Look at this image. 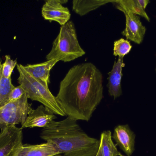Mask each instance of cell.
I'll use <instances>...</instances> for the list:
<instances>
[{
    "label": "cell",
    "instance_id": "1",
    "mask_svg": "<svg viewBox=\"0 0 156 156\" xmlns=\"http://www.w3.org/2000/svg\"><path fill=\"white\" fill-rule=\"evenodd\" d=\"M102 74L90 62L76 65L60 82L56 100L66 115L90 121L103 98Z\"/></svg>",
    "mask_w": 156,
    "mask_h": 156
},
{
    "label": "cell",
    "instance_id": "2",
    "mask_svg": "<svg viewBox=\"0 0 156 156\" xmlns=\"http://www.w3.org/2000/svg\"><path fill=\"white\" fill-rule=\"evenodd\" d=\"M77 121L69 116L59 122L53 121L43 128L40 137L64 156H95L100 141L89 136Z\"/></svg>",
    "mask_w": 156,
    "mask_h": 156
},
{
    "label": "cell",
    "instance_id": "3",
    "mask_svg": "<svg viewBox=\"0 0 156 156\" xmlns=\"http://www.w3.org/2000/svg\"><path fill=\"white\" fill-rule=\"evenodd\" d=\"M79 44L75 25L69 21L61 26L59 34L53 43L52 49L47 55V60L58 59L69 62L85 55Z\"/></svg>",
    "mask_w": 156,
    "mask_h": 156
},
{
    "label": "cell",
    "instance_id": "4",
    "mask_svg": "<svg viewBox=\"0 0 156 156\" xmlns=\"http://www.w3.org/2000/svg\"><path fill=\"white\" fill-rule=\"evenodd\" d=\"M16 67L19 74L18 83L23 89L28 99L39 102L55 115H66L48 86L30 75L23 65L17 64Z\"/></svg>",
    "mask_w": 156,
    "mask_h": 156
},
{
    "label": "cell",
    "instance_id": "5",
    "mask_svg": "<svg viewBox=\"0 0 156 156\" xmlns=\"http://www.w3.org/2000/svg\"><path fill=\"white\" fill-rule=\"evenodd\" d=\"M26 94L21 99L10 101L0 107V128L1 130L8 126L23 125L28 114L33 108L28 102Z\"/></svg>",
    "mask_w": 156,
    "mask_h": 156
},
{
    "label": "cell",
    "instance_id": "6",
    "mask_svg": "<svg viewBox=\"0 0 156 156\" xmlns=\"http://www.w3.org/2000/svg\"><path fill=\"white\" fill-rule=\"evenodd\" d=\"M22 129L8 126L0 133V156H16L23 145Z\"/></svg>",
    "mask_w": 156,
    "mask_h": 156
},
{
    "label": "cell",
    "instance_id": "7",
    "mask_svg": "<svg viewBox=\"0 0 156 156\" xmlns=\"http://www.w3.org/2000/svg\"><path fill=\"white\" fill-rule=\"evenodd\" d=\"M66 0L46 1L42 8V15L45 20L55 21L63 26L69 21L71 17L70 11L62 5L66 3Z\"/></svg>",
    "mask_w": 156,
    "mask_h": 156
},
{
    "label": "cell",
    "instance_id": "8",
    "mask_svg": "<svg viewBox=\"0 0 156 156\" xmlns=\"http://www.w3.org/2000/svg\"><path fill=\"white\" fill-rule=\"evenodd\" d=\"M126 17V27L122 32L127 40L140 45L143 42L146 32V28L143 25L140 17L137 15L124 13Z\"/></svg>",
    "mask_w": 156,
    "mask_h": 156
},
{
    "label": "cell",
    "instance_id": "9",
    "mask_svg": "<svg viewBox=\"0 0 156 156\" xmlns=\"http://www.w3.org/2000/svg\"><path fill=\"white\" fill-rule=\"evenodd\" d=\"M56 119L55 114L50 110L43 105H40L36 109L31 110L21 128H45Z\"/></svg>",
    "mask_w": 156,
    "mask_h": 156
},
{
    "label": "cell",
    "instance_id": "10",
    "mask_svg": "<svg viewBox=\"0 0 156 156\" xmlns=\"http://www.w3.org/2000/svg\"><path fill=\"white\" fill-rule=\"evenodd\" d=\"M113 139L121 150L130 156L135 150V135L128 125H119L115 129Z\"/></svg>",
    "mask_w": 156,
    "mask_h": 156
},
{
    "label": "cell",
    "instance_id": "11",
    "mask_svg": "<svg viewBox=\"0 0 156 156\" xmlns=\"http://www.w3.org/2000/svg\"><path fill=\"white\" fill-rule=\"evenodd\" d=\"M124 57H118L117 61H115L112 69L108 73V82L107 87L108 89L109 95L113 97L114 99H117L122 94V82L123 76L122 68L125 67Z\"/></svg>",
    "mask_w": 156,
    "mask_h": 156
},
{
    "label": "cell",
    "instance_id": "12",
    "mask_svg": "<svg viewBox=\"0 0 156 156\" xmlns=\"http://www.w3.org/2000/svg\"><path fill=\"white\" fill-rule=\"evenodd\" d=\"M150 2L149 0H115L113 4L115 7L123 13H128L143 16L148 22L150 17L145 9Z\"/></svg>",
    "mask_w": 156,
    "mask_h": 156
},
{
    "label": "cell",
    "instance_id": "13",
    "mask_svg": "<svg viewBox=\"0 0 156 156\" xmlns=\"http://www.w3.org/2000/svg\"><path fill=\"white\" fill-rule=\"evenodd\" d=\"M59 61L55 59L38 64L23 66L30 75L48 87L50 83V71Z\"/></svg>",
    "mask_w": 156,
    "mask_h": 156
},
{
    "label": "cell",
    "instance_id": "14",
    "mask_svg": "<svg viewBox=\"0 0 156 156\" xmlns=\"http://www.w3.org/2000/svg\"><path fill=\"white\" fill-rule=\"evenodd\" d=\"M58 154L55 147L46 142L41 144H23L16 156H52Z\"/></svg>",
    "mask_w": 156,
    "mask_h": 156
},
{
    "label": "cell",
    "instance_id": "15",
    "mask_svg": "<svg viewBox=\"0 0 156 156\" xmlns=\"http://www.w3.org/2000/svg\"><path fill=\"white\" fill-rule=\"evenodd\" d=\"M112 138L111 131H105L102 132L95 156H123L118 151Z\"/></svg>",
    "mask_w": 156,
    "mask_h": 156
},
{
    "label": "cell",
    "instance_id": "16",
    "mask_svg": "<svg viewBox=\"0 0 156 156\" xmlns=\"http://www.w3.org/2000/svg\"><path fill=\"white\" fill-rule=\"evenodd\" d=\"M114 1L112 0L73 1L72 9L76 13L82 16L108 3H113Z\"/></svg>",
    "mask_w": 156,
    "mask_h": 156
},
{
    "label": "cell",
    "instance_id": "17",
    "mask_svg": "<svg viewBox=\"0 0 156 156\" xmlns=\"http://www.w3.org/2000/svg\"><path fill=\"white\" fill-rule=\"evenodd\" d=\"M2 64H0V107L9 102V95L15 86L12 82V79L5 78L2 73Z\"/></svg>",
    "mask_w": 156,
    "mask_h": 156
},
{
    "label": "cell",
    "instance_id": "18",
    "mask_svg": "<svg viewBox=\"0 0 156 156\" xmlns=\"http://www.w3.org/2000/svg\"><path fill=\"white\" fill-rule=\"evenodd\" d=\"M132 48V45L128 40L120 38L114 43L113 55L124 57L131 51Z\"/></svg>",
    "mask_w": 156,
    "mask_h": 156
},
{
    "label": "cell",
    "instance_id": "19",
    "mask_svg": "<svg viewBox=\"0 0 156 156\" xmlns=\"http://www.w3.org/2000/svg\"><path fill=\"white\" fill-rule=\"evenodd\" d=\"M17 59L13 60L9 55L5 56V61L4 62L2 68L3 76L6 78H11L12 73L15 67L17 66Z\"/></svg>",
    "mask_w": 156,
    "mask_h": 156
},
{
    "label": "cell",
    "instance_id": "20",
    "mask_svg": "<svg viewBox=\"0 0 156 156\" xmlns=\"http://www.w3.org/2000/svg\"><path fill=\"white\" fill-rule=\"evenodd\" d=\"M25 94V92L21 86L19 85L17 87H15L10 93L9 102L17 100L22 98Z\"/></svg>",
    "mask_w": 156,
    "mask_h": 156
},
{
    "label": "cell",
    "instance_id": "21",
    "mask_svg": "<svg viewBox=\"0 0 156 156\" xmlns=\"http://www.w3.org/2000/svg\"><path fill=\"white\" fill-rule=\"evenodd\" d=\"M52 156H65L62 155L60 154H58Z\"/></svg>",
    "mask_w": 156,
    "mask_h": 156
},
{
    "label": "cell",
    "instance_id": "22",
    "mask_svg": "<svg viewBox=\"0 0 156 156\" xmlns=\"http://www.w3.org/2000/svg\"><path fill=\"white\" fill-rule=\"evenodd\" d=\"M2 60L1 59V57H0V64H2Z\"/></svg>",
    "mask_w": 156,
    "mask_h": 156
},
{
    "label": "cell",
    "instance_id": "23",
    "mask_svg": "<svg viewBox=\"0 0 156 156\" xmlns=\"http://www.w3.org/2000/svg\"><path fill=\"white\" fill-rule=\"evenodd\" d=\"M155 71H156V69H155Z\"/></svg>",
    "mask_w": 156,
    "mask_h": 156
},
{
    "label": "cell",
    "instance_id": "24",
    "mask_svg": "<svg viewBox=\"0 0 156 156\" xmlns=\"http://www.w3.org/2000/svg\"><path fill=\"white\" fill-rule=\"evenodd\" d=\"M0 52H1V49H0Z\"/></svg>",
    "mask_w": 156,
    "mask_h": 156
},
{
    "label": "cell",
    "instance_id": "25",
    "mask_svg": "<svg viewBox=\"0 0 156 156\" xmlns=\"http://www.w3.org/2000/svg\"></svg>",
    "mask_w": 156,
    "mask_h": 156
}]
</instances>
